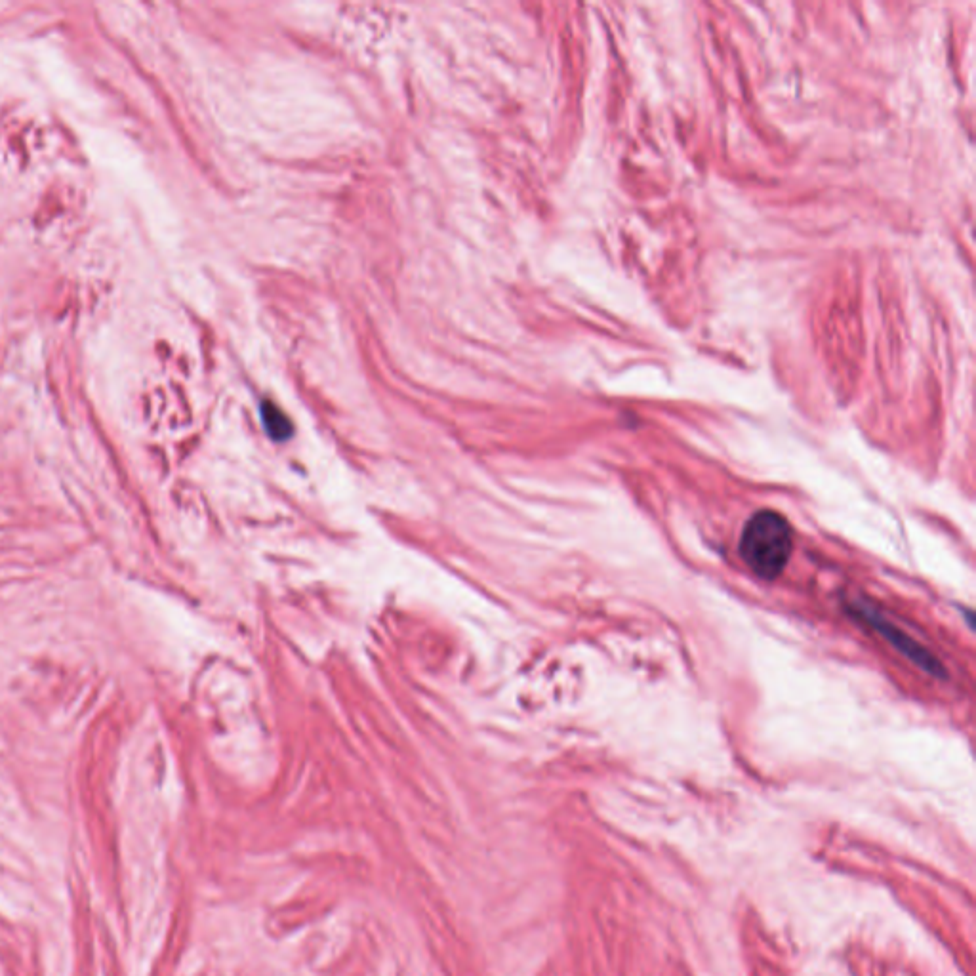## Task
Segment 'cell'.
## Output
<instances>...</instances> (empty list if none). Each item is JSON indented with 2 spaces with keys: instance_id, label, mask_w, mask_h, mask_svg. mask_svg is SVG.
<instances>
[{
  "instance_id": "3957f363",
  "label": "cell",
  "mask_w": 976,
  "mask_h": 976,
  "mask_svg": "<svg viewBox=\"0 0 976 976\" xmlns=\"http://www.w3.org/2000/svg\"><path fill=\"white\" fill-rule=\"evenodd\" d=\"M262 416H264L265 429L273 439H286L292 433V426L286 420L283 410H279L273 403H264Z\"/></svg>"
},
{
  "instance_id": "7a4b0ae2",
  "label": "cell",
  "mask_w": 976,
  "mask_h": 976,
  "mask_svg": "<svg viewBox=\"0 0 976 976\" xmlns=\"http://www.w3.org/2000/svg\"><path fill=\"white\" fill-rule=\"evenodd\" d=\"M851 610H853L854 616H858L868 626L879 631L895 647L896 651L902 652L908 660H912L917 668L935 675L938 679L948 677L944 666L936 660L931 652L927 651L925 647H921L912 637H908L904 631L895 626L889 618H885L881 612H877L874 607H870L866 603H853Z\"/></svg>"
},
{
  "instance_id": "6da1fadb",
  "label": "cell",
  "mask_w": 976,
  "mask_h": 976,
  "mask_svg": "<svg viewBox=\"0 0 976 976\" xmlns=\"http://www.w3.org/2000/svg\"><path fill=\"white\" fill-rule=\"evenodd\" d=\"M792 551V525L784 515L773 509L753 513L740 536V555L755 576L778 578L788 567Z\"/></svg>"
}]
</instances>
